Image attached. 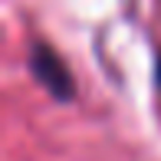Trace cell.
<instances>
[{
    "mask_svg": "<svg viewBox=\"0 0 161 161\" xmlns=\"http://www.w3.org/2000/svg\"><path fill=\"white\" fill-rule=\"evenodd\" d=\"M158 86H161V59H158Z\"/></svg>",
    "mask_w": 161,
    "mask_h": 161,
    "instance_id": "cell-2",
    "label": "cell"
},
{
    "mask_svg": "<svg viewBox=\"0 0 161 161\" xmlns=\"http://www.w3.org/2000/svg\"><path fill=\"white\" fill-rule=\"evenodd\" d=\"M30 72L36 76V82H40L53 99L69 102L72 96H76L72 76H69V69H66L63 56L56 53V49H49V46H43V43H36L33 53H30Z\"/></svg>",
    "mask_w": 161,
    "mask_h": 161,
    "instance_id": "cell-1",
    "label": "cell"
}]
</instances>
